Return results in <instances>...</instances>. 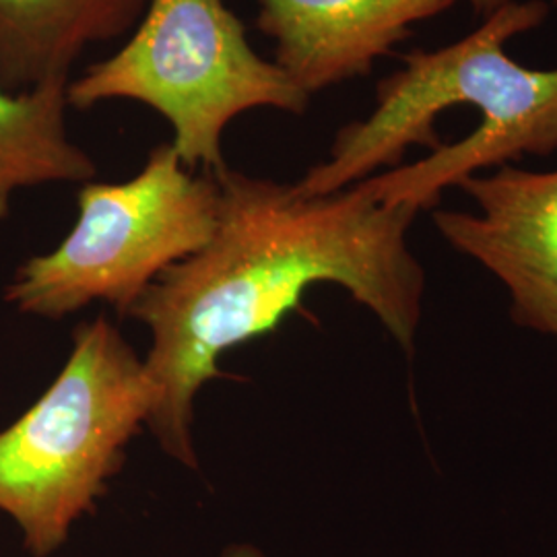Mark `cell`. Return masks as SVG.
Here are the masks:
<instances>
[{
    "instance_id": "cell-1",
    "label": "cell",
    "mask_w": 557,
    "mask_h": 557,
    "mask_svg": "<svg viewBox=\"0 0 557 557\" xmlns=\"http://www.w3.org/2000/svg\"><path fill=\"white\" fill-rule=\"evenodd\" d=\"M215 178L213 238L170 267L126 317L151 333L145 366L158 405L147 428L163 453L190 469L199 467L193 430L200 388L223 379L225 354L301 312L310 287H343L407 356L416 349L428 287L409 244L418 209L379 202L359 184L306 195L296 184L230 168Z\"/></svg>"
},
{
    "instance_id": "cell-2",
    "label": "cell",
    "mask_w": 557,
    "mask_h": 557,
    "mask_svg": "<svg viewBox=\"0 0 557 557\" xmlns=\"http://www.w3.org/2000/svg\"><path fill=\"white\" fill-rule=\"evenodd\" d=\"M543 0H510L462 40L411 50L376 87L366 119L345 124L329 158L296 182L306 195L359 184L384 205L432 209L448 188L524 156L557 151V69H529L506 44L537 29Z\"/></svg>"
},
{
    "instance_id": "cell-3",
    "label": "cell",
    "mask_w": 557,
    "mask_h": 557,
    "mask_svg": "<svg viewBox=\"0 0 557 557\" xmlns=\"http://www.w3.org/2000/svg\"><path fill=\"white\" fill-rule=\"evenodd\" d=\"M156 405L145 359L119 329L81 322L59 376L0 428V512L17 524L27 554H57L98 510Z\"/></svg>"
},
{
    "instance_id": "cell-4",
    "label": "cell",
    "mask_w": 557,
    "mask_h": 557,
    "mask_svg": "<svg viewBox=\"0 0 557 557\" xmlns=\"http://www.w3.org/2000/svg\"><path fill=\"white\" fill-rule=\"evenodd\" d=\"M66 100L77 110L114 100L149 106L172 126L180 161L215 176L227 170L223 135L232 120L257 108L304 116L312 98L255 52L223 0H149L119 52L69 81Z\"/></svg>"
},
{
    "instance_id": "cell-5",
    "label": "cell",
    "mask_w": 557,
    "mask_h": 557,
    "mask_svg": "<svg viewBox=\"0 0 557 557\" xmlns=\"http://www.w3.org/2000/svg\"><path fill=\"white\" fill-rule=\"evenodd\" d=\"M220 182L195 176L170 143L151 149L137 176L85 182L66 238L25 260L4 289L21 314L60 320L103 301L122 319L174 264L213 238Z\"/></svg>"
},
{
    "instance_id": "cell-6",
    "label": "cell",
    "mask_w": 557,
    "mask_h": 557,
    "mask_svg": "<svg viewBox=\"0 0 557 557\" xmlns=\"http://www.w3.org/2000/svg\"><path fill=\"white\" fill-rule=\"evenodd\" d=\"M458 188L475 209L434 211L440 238L496 277L517 326L557 343V170L506 163Z\"/></svg>"
},
{
    "instance_id": "cell-7",
    "label": "cell",
    "mask_w": 557,
    "mask_h": 557,
    "mask_svg": "<svg viewBox=\"0 0 557 557\" xmlns=\"http://www.w3.org/2000/svg\"><path fill=\"white\" fill-rule=\"evenodd\" d=\"M460 0H260L257 27L275 41V62L310 98L370 75L413 25Z\"/></svg>"
},
{
    "instance_id": "cell-8",
    "label": "cell",
    "mask_w": 557,
    "mask_h": 557,
    "mask_svg": "<svg viewBox=\"0 0 557 557\" xmlns=\"http://www.w3.org/2000/svg\"><path fill=\"white\" fill-rule=\"evenodd\" d=\"M149 0H0V85L27 91L71 81L81 54L131 34Z\"/></svg>"
},
{
    "instance_id": "cell-9",
    "label": "cell",
    "mask_w": 557,
    "mask_h": 557,
    "mask_svg": "<svg viewBox=\"0 0 557 557\" xmlns=\"http://www.w3.org/2000/svg\"><path fill=\"white\" fill-rule=\"evenodd\" d=\"M69 81H50L27 91L0 85V223L25 188L85 184L98 168L66 131Z\"/></svg>"
},
{
    "instance_id": "cell-10",
    "label": "cell",
    "mask_w": 557,
    "mask_h": 557,
    "mask_svg": "<svg viewBox=\"0 0 557 557\" xmlns=\"http://www.w3.org/2000/svg\"><path fill=\"white\" fill-rule=\"evenodd\" d=\"M221 557H264V554L260 552L259 547L255 545H248V543H234V545H227Z\"/></svg>"
},
{
    "instance_id": "cell-11",
    "label": "cell",
    "mask_w": 557,
    "mask_h": 557,
    "mask_svg": "<svg viewBox=\"0 0 557 557\" xmlns=\"http://www.w3.org/2000/svg\"><path fill=\"white\" fill-rule=\"evenodd\" d=\"M547 7H554V9H557V0H543Z\"/></svg>"
}]
</instances>
